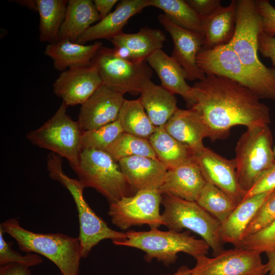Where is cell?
<instances>
[{"label": "cell", "instance_id": "cell-10", "mask_svg": "<svg viewBox=\"0 0 275 275\" xmlns=\"http://www.w3.org/2000/svg\"><path fill=\"white\" fill-rule=\"evenodd\" d=\"M197 63L206 75L230 78L250 89L260 99L275 100V88L249 70L228 44L210 49L202 48Z\"/></svg>", "mask_w": 275, "mask_h": 275}, {"label": "cell", "instance_id": "cell-20", "mask_svg": "<svg viewBox=\"0 0 275 275\" xmlns=\"http://www.w3.org/2000/svg\"><path fill=\"white\" fill-rule=\"evenodd\" d=\"M149 7V0H122L106 17L89 28L77 40L85 44L97 39L111 40L123 32L124 26L131 17Z\"/></svg>", "mask_w": 275, "mask_h": 275}, {"label": "cell", "instance_id": "cell-18", "mask_svg": "<svg viewBox=\"0 0 275 275\" xmlns=\"http://www.w3.org/2000/svg\"><path fill=\"white\" fill-rule=\"evenodd\" d=\"M118 163L133 195L140 190H158L167 172L157 158L132 156Z\"/></svg>", "mask_w": 275, "mask_h": 275}, {"label": "cell", "instance_id": "cell-46", "mask_svg": "<svg viewBox=\"0 0 275 275\" xmlns=\"http://www.w3.org/2000/svg\"><path fill=\"white\" fill-rule=\"evenodd\" d=\"M161 275H192L190 272V268L185 265L180 266L177 271L172 274H164Z\"/></svg>", "mask_w": 275, "mask_h": 275}, {"label": "cell", "instance_id": "cell-47", "mask_svg": "<svg viewBox=\"0 0 275 275\" xmlns=\"http://www.w3.org/2000/svg\"><path fill=\"white\" fill-rule=\"evenodd\" d=\"M18 3L22 6L26 7L32 10L37 11V4L36 1H19Z\"/></svg>", "mask_w": 275, "mask_h": 275}, {"label": "cell", "instance_id": "cell-19", "mask_svg": "<svg viewBox=\"0 0 275 275\" xmlns=\"http://www.w3.org/2000/svg\"><path fill=\"white\" fill-rule=\"evenodd\" d=\"M206 182L193 157L177 167L168 170L158 190L161 195L196 202Z\"/></svg>", "mask_w": 275, "mask_h": 275}, {"label": "cell", "instance_id": "cell-44", "mask_svg": "<svg viewBox=\"0 0 275 275\" xmlns=\"http://www.w3.org/2000/svg\"><path fill=\"white\" fill-rule=\"evenodd\" d=\"M94 7L101 19L108 15L113 7L119 2L117 0H94Z\"/></svg>", "mask_w": 275, "mask_h": 275}, {"label": "cell", "instance_id": "cell-37", "mask_svg": "<svg viewBox=\"0 0 275 275\" xmlns=\"http://www.w3.org/2000/svg\"><path fill=\"white\" fill-rule=\"evenodd\" d=\"M4 231L0 225V265L9 263H17L28 267L38 265L42 263V258L38 255L27 253L22 255L13 250L11 244L8 243L4 238Z\"/></svg>", "mask_w": 275, "mask_h": 275}, {"label": "cell", "instance_id": "cell-34", "mask_svg": "<svg viewBox=\"0 0 275 275\" xmlns=\"http://www.w3.org/2000/svg\"><path fill=\"white\" fill-rule=\"evenodd\" d=\"M106 152L117 162L124 158L132 156L157 158L149 139L125 132L114 142Z\"/></svg>", "mask_w": 275, "mask_h": 275}, {"label": "cell", "instance_id": "cell-17", "mask_svg": "<svg viewBox=\"0 0 275 275\" xmlns=\"http://www.w3.org/2000/svg\"><path fill=\"white\" fill-rule=\"evenodd\" d=\"M124 95L102 84L81 105L77 122L82 131L99 128L118 120Z\"/></svg>", "mask_w": 275, "mask_h": 275}, {"label": "cell", "instance_id": "cell-48", "mask_svg": "<svg viewBox=\"0 0 275 275\" xmlns=\"http://www.w3.org/2000/svg\"><path fill=\"white\" fill-rule=\"evenodd\" d=\"M274 156H275V148H274Z\"/></svg>", "mask_w": 275, "mask_h": 275}, {"label": "cell", "instance_id": "cell-22", "mask_svg": "<svg viewBox=\"0 0 275 275\" xmlns=\"http://www.w3.org/2000/svg\"><path fill=\"white\" fill-rule=\"evenodd\" d=\"M146 61L157 74L161 86L174 95H180L190 108L193 103L192 87L186 82L182 68L162 49L154 52Z\"/></svg>", "mask_w": 275, "mask_h": 275}, {"label": "cell", "instance_id": "cell-38", "mask_svg": "<svg viewBox=\"0 0 275 275\" xmlns=\"http://www.w3.org/2000/svg\"><path fill=\"white\" fill-rule=\"evenodd\" d=\"M240 248L260 253L275 248V220L264 229L243 239Z\"/></svg>", "mask_w": 275, "mask_h": 275}, {"label": "cell", "instance_id": "cell-32", "mask_svg": "<svg viewBox=\"0 0 275 275\" xmlns=\"http://www.w3.org/2000/svg\"><path fill=\"white\" fill-rule=\"evenodd\" d=\"M196 202L221 224L227 219L239 204L222 189L207 182Z\"/></svg>", "mask_w": 275, "mask_h": 275}, {"label": "cell", "instance_id": "cell-12", "mask_svg": "<svg viewBox=\"0 0 275 275\" xmlns=\"http://www.w3.org/2000/svg\"><path fill=\"white\" fill-rule=\"evenodd\" d=\"M158 190H142L109 204L108 214L112 223L122 230L131 226L147 225L152 228L163 225Z\"/></svg>", "mask_w": 275, "mask_h": 275}, {"label": "cell", "instance_id": "cell-2", "mask_svg": "<svg viewBox=\"0 0 275 275\" xmlns=\"http://www.w3.org/2000/svg\"><path fill=\"white\" fill-rule=\"evenodd\" d=\"M0 225L5 233L16 240L21 251L43 255L57 265L61 275L78 274L82 256L78 237L60 233L33 232L21 227L15 218Z\"/></svg>", "mask_w": 275, "mask_h": 275}, {"label": "cell", "instance_id": "cell-16", "mask_svg": "<svg viewBox=\"0 0 275 275\" xmlns=\"http://www.w3.org/2000/svg\"><path fill=\"white\" fill-rule=\"evenodd\" d=\"M193 157L206 182L215 185L238 203L243 200L234 159H227L205 146L193 151Z\"/></svg>", "mask_w": 275, "mask_h": 275}, {"label": "cell", "instance_id": "cell-33", "mask_svg": "<svg viewBox=\"0 0 275 275\" xmlns=\"http://www.w3.org/2000/svg\"><path fill=\"white\" fill-rule=\"evenodd\" d=\"M159 8L174 23L202 34L201 18L184 0H149V7ZM203 35V34H202Z\"/></svg>", "mask_w": 275, "mask_h": 275}, {"label": "cell", "instance_id": "cell-31", "mask_svg": "<svg viewBox=\"0 0 275 275\" xmlns=\"http://www.w3.org/2000/svg\"><path fill=\"white\" fill-rule=\"evenodd\" d=\"M118 120L124 132L142 138L149 139L156 128L139 98L124 100Z\"/></svg>", "mask_w": 275, "mask_h": 275}, {"label": "cell", "instance_id": "cell-5", "mask_svg": "<svg viewBox=\"0 0 275 275\" xmlns=\"http://www.w3.org/2000/svg\"><path fill=\"white\" fill-rule=\"evenodd\" d=\"M50 178L65 187L71 195L78 212L79 225L78 239L82 258L87 257L92 248L100 241L109 239L112 242L126 238V233L113 230L91 208L85 200L83 192L85 186L79 180L68 177L64 172L62 162H53L48 170Z\"/></svg>", "mask_w": 275, "mask_h": 275}, {"label": "cell", "instance_id": "cell-25", "mask_svg": "<svg viewBox=\"0 0 275 275\" xmlns=\"http://www.w3.org/2000/svg\"><path fill=\"white\" fill-rule=\"evenodd\" d=\"M102 46L101 42L85 45L68 40H60L48 44L44 54L53 61L55 69L64 71L69 68L90 65L99 49Z\"/></svg>", "mask_w": 275, "mask_h": 275}, {"label": "cell", "instance_id": "cell-36", "mask_svg": "<svg viewBox=\"0 0 275 275\" xmlns=\"http://www.w3.org/2000/svg\"><path fill=\"white\" fill-rule=\"evenodd\" d=\"M275 220V190L271 191L256 211L246 228L243 239L268 226Z\"/></svg>", "mask_w": 275, "mask_h": 275}, {"label": "cell", "instance_id": "cell-27", "mask_svg": "<svg viewBox=\"0 0 275 275\" xmlns=\"http://www.w3.org/2000/svg\"><path fill=\"white\" fill-rule=\"evenodd\" d=\"M100 20L93 1L69 0L59 40H68L76 42L89 28Z\"/></svg>", "mask_w": 275, "mask_h": 275}, {"label": "cell", "instance_id": "cell-24", "mask_svg": "<svg viewBox=\"0 0 275 275\" xmlns=\"http://www.w3.org/2000/svg\"><path fill=\"white\" fill-rule=\"evenodd\" d=\"M271 192L243 199L227 219L220 225L219 234L224 244L230 243L235 248H240L246 228Z\"/></svg>", "mask_w": 275, "mask_h": 275}, {"label": "cell", "instance_id": "cell-35", "mask_svg": "<svg viewBox=\"0 0 275 275\" xmlns=\"http://www.w3.org/2000/svg\"><path fill=\"white\" fill-rule=\"evenodd\" d=\"M123 132L118 120L96 129L83 131L81 136L82 149H93L106 152Z\"/></svg>", "mask_w": 275, "mask_h": 275}, {"label": "cell", "instance_id": "cell-23", "mask_svg": "<svg viewBox=\"0 0 275 275\" xmlns=\"http://www.w3.org/2000/svg\"><path fill=\"white\" fill-rule=\"evenodd\" d=\"M164 127L171 135L192 151L203 148V139L208 138L204 123L192 108H178Z\"/></svg>", "mask_w": 275, "mask_h": 275}, {"label": "cell", "instance_id": "cell-21", "mask_svg": "<svg viewBox=\"0 0 275 275\" xmlns=\"http://www.w3.org/2000/svg\"><path fill=\"white\" fill-rule=\"evenodd\" d=\"M236 12L237 1L232 0L229 5H221L201 19L203 48L212 49L230 42L235 31Z\"/></svg>", "mask_w": 275, "mask_h": 275}, {"label": "cell", "instance_id": "cell-3", "mask_svg": "<svg viewBox=\"0 0 275 275\" xmlns=\"http://www.w3.org/2000/svg\"><path fill=\"white\" fill-rule=\"evenodd\" d=\"M126 233L125 240L113 243L140 249L146 253V261L156 259L166 266L174 263L179 253H186L196 259L206 255L210 248L205 240L191 236L188 231H161L152 228L149 231L129 230Z\"/></svg>", "mask_w": 275, "mask_h": 275}, {"label": "cell", "instance_id": "cell-15", "mask_svg": "<svg viewBox=\"0 0 275 275\" xmlns=\"http://www.w3.org/2000/svg\"><path fill=\"white\" fill-rule=\"evenodd\" d=\"M157 20L172 37L174 47L171 57L184 70L186 80L204 79L206 74L197 63V55L203 45V35L179 26L164 14L159 15Z\"/></svg>", "mask_w": 275, "mask_h": 275}, {"label": "cell", "instance_id": "cell-11", "mask_svg": "<svg viewBox=\"0 0 275 275\" xmlns=\"http://www.w3.org/2000/svg\"><path fill=\"white\" fill-rule=\"evenodd\" d=\"M92 62L97 66L103 84L123 95L140 94L143 82L153 74L146 61L136 63L120 58L107 47L102 46Z\"/></svg>", "mask_w": 275, "mask_h": 275}, {"label": "cell", "instance_id": "cell-28", "mask_svg": "<svg viewBox=\"0 0 275 275\" xmlns=\"http://www.w3.org/2000/svg\"><path fill=\"white\" fill-rule=\"evenodd\" d=\"M166 36L160 30L149 27L141 28L135 33L122 32L110 40L114 46L127 48L131 53L132 61L140 63L155 51L161 49Z\"/></svg>", "mask_w": 275, "mask_h": 275}, {"label": "cell", "instance_id": "cell-42", "mask_svg": "<svg viewBox=\"0 0 275 275\" xmlns=\"http://www.w3.org/2000/svg\"><path fill=\"white\" fill-rule=\"evenodd\" d=\"M186 2L201 18L208 15L221 5L220 0H185Z\"/></svg>", "mask_w": 275, "mask_h": 275}, {"label": "cell", "instance_id": "cell-45", "mask_svg": "<svg viewBox=\"0 0 275 275\" xmlns=\"http://www.w3.org/2000/svg\"><path fill=\"white\" fill-rule=\"evenodd\" d=\"M267 262L265 264V274L275 275V248L265 253Z\"/></svg>", "mask_w": 275, "mask_h": 275}, {"label": "cell", "instance_id": "cell-4", "mask_svg": "<svg viewBox=\"0 0 275 275\" xmlns=\"http://www.w3.org/2000/svg\"><path fill=\"white\" fill-rule=\"evenodd\" d=\"M272 144L268 125L247 128L237 142L234 160L244 197L259 177L275 163Z\"/></svg>", "mask_w": 275, "mask_h": 275}, {"label": "cell", "instance_id": "cell-26", "mask_svg": "<svg viewBox=\"0 0 275 275\" xmlns=\"http://www.w3.org/2000/svg\"><path fill=\"white\" fill-rule=\"evenodd\" d=\"M139 98L156 127L164 126L178 108L175 95L151 79L143 82Z\"/></svg>", "mask_w": 275, "mask_h": 275}, {"label": "cell", "instance_id": "cell-29", "mask_svg": "<svg viewBox=\"0 0 275 275\" xmlns=\"http://www.w3.org/2000/svg\"><path fill=\"white\" fill-rule=\"evenodd\" d=\"M149 141L157 158L167 170L193 158V151L166 130L164 126L156 127Z\"/></svg>", "mask_w": 275, "mask_h": 275}, {"label": "cell", "instance_id": "cell-1", "mask_svg": "<svg viewBox=\"0 0 275 275\" xmlns=\"http://www.w3.org/2000/svg\"><path fill=\"white\" fill-rule=\"evenodd\" d=\"M190 108L201 117L212 141L227 138L236 125H268V107L252 91L230 78L206 75L192 86Z\"/></svg>", "mask_w": 275, "mask_h": 275}, {"label": "cell", "instance_id": "cell-41", "mask_svg": "<svg viewBox=\"0 0 275 275\" xmlns=\"http://www.w3.org/2000/svg\"><path fill=\"white\" fill-rule=\"evenodd\" d=\"M258 50L263 57L270 59L275 68V37L269 36L262 30L258 36Z\"/></svg>", "mask_w": 275, "mask_h": 275}, {"label": "cell", "instance_id": "cell-9", "mask_svg": "<svg viewBox=\"0 0 275 275\" xmlns=\"http://www.w3.org/2000/svg\"><path fill=\"white\" fill-rule=\"evenodd\" d=\"M67 107L62 101L54 114L40 127L29 132L26 138L33 145L65 158L72 168L78 164L82 150L83 131L77 121L67 114Z\"/></svg>", "mask_w": 275, "mask_h": 275}, {"label": "cell", "instance_id": "cell-14", "mask_svg": "<svg viewBox=\"0 0 275 275\" xmlns=\"http://www.w3.org/2000/svg\"><path fill=\"white\" fill-rule=\"evenodd\" d=\"M103 84L97 66H74L61 72L53 91L68 106L81 105Z\"/></svg>", "mask_w": 275, "mask_h": 275}, {"label": "cell", "instance_id": "cell-43", "mask_svg": "<svg viewBox=\"0 0 275 275\" xmlns=\"http://www.w3.org/2000/svg\"><path fill=\"white\" fill-rule=\"evenodd\" d=\"M0 275H32L29 267L17 263H9L0 267Z\"/></svg>", "mask_w": 275, "mask_h": 275}, {"label": "cell", "instance_id": "cell-7", "mask_svg": "<svg viewBox=\"0 0 275 275\" xmlns=\"http://www.w3.org/2000/svg\"><path fill=\"white\" fill-rule=\"evenodd\" d=\"M161 195V203L164 207L161 214L163 225L172 231L181 232L187 229L197 233L209 245L214 256L224 250L219 234L221 223L215 217L196 201Z\"/></svg>", "mask_w": 275, "mask_h": 275}, {"label": "cell", "instance_id": "cell-40", "mask_svg": "<svg viewBox=\"0 0 275 275\" xmlns=\"http://www.w3.org/2000/svg\"><path fill=\"white\" fill-rule=\"evenodd\" d=\"M274 190H275V163L259 177L244 198L270 192Z\"/></svg>", "mask_w": 275, "mask_h": 275}, {"label": "cell", "instance_id": "cell-13", "mask_svg": "<svg viewBox=\"0 0 275 275\" xmlns=\"http://www.w3.org/2000/svg\"><path fill=\"white\" fill-rule=\"evenodd\" d=\"M261 254L242 248L224 250L214 257H197L190 272L192 275H265Z\"/></svg>", "mask_w": 275, "mask_h": 275}, {"label": "cell", "instance_id": "cell-30", "mask_svg": "<svg viewBox=\"0 0 275 275\" xmlns=\"http://www.w3.org/2000/svg\"><path fill=\"white\" fill-rule=\"evenodd\" d=\"M39 15V40L52 44L59 40L65 18L67 0H36Z\"/></svg>", "mask_w": 275, "mask_h": 275}, {"label": "cell", "instance_id": "cell-6", "mask_svg": "<svg viewBox=\"0 0 275 275\" xmlns=\"http://www.w3.org/2000/svg\"><path fill=\"white\" fill-rule=\"evenodd\" d=\"M72 169L85 187L94 188L109 204L133 195L118 163L105 151L83 149Z\"/></svg>", "mask_w": 275, "mask_h": 275}, {"label": "cell", "instance_id": "cell-8", "mask_svg": "<svg viewBox=\"0 0 275 275\" xmlns=\"http://www.w3.org/2000/svg\"><path fill=\"white\" fill-rule=\"evenodd\" d=\"M262 30L255 1H237L235 31L228 44L249 70L275 88V68L266 67L258 57V36Z\"/></svg>", "mask_w": 275, "mask_h": 275}, {"label": "cell", "instance_id": "cell-39", "mask_svg": "<svg viewBox=\"0 0 275 275\" xmlns=\"http://www.w3.org/2000/svg\"><path fill=\"white\" fill-rule=\"evenodd\" d=\"M255 6L261 19L262 31L275 37V8L268 0L255 1Z\"/></svg>", "mask_w": 275, "mask_h": 275}]
</instances>
